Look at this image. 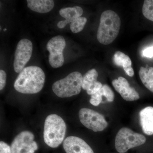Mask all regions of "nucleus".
<instances>
[{"instance_id": "f257e3e1", "label": "nucleus", "mask_w": 153, "mask_h": 153, "mask_svg": "<svg viewBox=\"0 0 153 153\" xmlns=\"http://www.w3.org/2000/svg\"><path fill=\"white\" fill-rule=\"evenodd\" d=\"M45 81V73L41 68L28 66L19 73L14 83V88L20 93L34 94L42 90Z\"/></svg>"}, {"instance_id": "f03ea898", "label": "nucleus", "mask_w": 153, "mask_h": 153, "mask_svg": "<svg viewBox=\"0 0 153 153\" xmlns=\"http://www.w3.org/2000/svg\"><path fill=\"white\" fill-rule=\"evenodd\" d=\"M121 26L120 18L114 11L108 10L100 17L97 38L100 44L108 45L117 37Z\"/></svg>"}, {"instance_id": "7ed1b4c3", "label": "nucleus", "mask_w": 153, "mask_h": 153, "mask_svg": "<svg viewBox=\"0 0 153 153\" xmlns=\"http://www.w3.org/2000/svg\"><path fill=\"white\" fill-rule=\"evenodd\" d=\"M66 130V123L62 118L56 114L49 115L44 123V142L50 147H58L64 140Z\"/></svg>"}, {"instance_id": "20e7f679", "label": "nucleus", "mask_w": 153, "mask_h": 153, "mask_svg": "<svg viewBox=\"0 0 153 153\" xmlns=\"http://www.w3.org/2000/svg\"><path fill=\"white\" fill-rule=\"evenodd\" d=\"M82 79L83 76L80 72H72L65 78L54 82L52 86V90L60 98L77 95L82 88Z\"/></svg>"}, {"instance_id": "39448f33", "label": "nucleus", "mask_w": 153, "mask_h": 153, "mask_svg": "<svg viewBox=\"0 0 153 153\" xmlns=\"http://www.w3.org/2000/svg\"><path fill=\"white\" fill-rule=\"evenodd\" d=\"M146 140L141 134L134 132L128 128H123L117 134L115 147L118 152L125 153L130 149L144 144Z\"/></svg>"}, {"instance_id": "423d86ee", "label": "nucleus", "mask_w": 153, "mask_h": 153, "mask_svg": "<svg viewBox=\"0 0 153 153\" xmlns=\"http://www.w3.org/2000/svg\"><path fill=\"white\" fill-rule=\"evenodd\" d=\"M79 117L84 126L94 132L102 131L108 125L102 114L88 108H81L79 112Z\"/></svg>"}, {"instance_id": "0eeeda50", "label": "nucleus", "mask_w": 153, "mask_h": 153, "mask_svg": "<svg viewBox=\"0 0 153 153\" xmlns=\"http://www.w3.org/2000/svg\"><path fill=\"white\" fill-rule=\"evenodd\" d=\"M66 46V41L62 36H55L48 41L47 49L49 52V63L52 68H58L63 66L64 62L63 52Z\"/></svg>"}, {"instance_id": "6e6552de", "label": "nucleus", "mask_w": 153, "mask_h": 153, "mask_svg": "<svg viewBox=\"0 0 153 153\" xmlns=\"http://www.w3.org/2000/svg\"><path fill=\"white\" fill-rule=\"evenodd\" d=\"M34 135L30 131L20 133L11 144L12 153H35L38 145L34 141Z\"/></svg>"}, {"instance_id": "1a4fd4ad", "label": "nucleus", "mask_w": 153, "mask_h": 153, "mask_svg": "<svg viewBox=\"0 0 153 153\" xmlns=\"http://www.w3.org/2000/svg\"><path fill=\"white\" fill-rule=\"evenodd\" d=\"M33 46L32 42L27 39H23L17 45L15 53L14 70L20 73L25 68L32 56Z\"/></svg>"}, {"instance_id": "9d476101", "label": "nucleus", "mask_w": 153, "mask_h": 153, "mask_svg": "<svg viewBox=\"0 0 153 153\" xmlns=\"http://www.w3.org/2000/svg\"><path fill=\"white\" fill-rule=\"evenodd\" d=\"M113 86L124 100L127 101H133L139 99V93L133 87H130L128 80L123 76L115 79L112 82Z\"/></svg>"}, {"instance_id": "9b49d317", "label": "nucleus", "mask_w": 153, "mask_h": 153, "mask_svg": "<svg viewBox=\"0 0 153 153\" xmlns=\"http://www.w3.org/2000/svg\"><path fill=\"white\" fill-rule=\"evenodd\" d=\"M63 147L66 153H94L90 146L78 137H67L63 141Z\"/></svg>"}, {"instance_id": "f8f14e48", "label": "nucleus", "mask_w": 153, "mask_h": 153, "mask_svg": "<svg viewBox=\"0 0 153 153\" xmlns=\"http://www.w3.org/2000/svg\"><path fill=\"white\" fill-rule=\"evenodd\" d=\"M98 74L95 69L89 70L83 76L82 88L88 95H92L102 87V84L97 80Z\"/></svg>"}, {"instance_id": "ddd939ff", "label": "nucleus", "mask_w": 153, "mask_h": 153, "mask_svg": "<svg viewBox=\"0 0 153 153\" xmlns=\"http://www.w3.org/2000/svg\"><path fill=\"white\" fill-rule=\"evenodd\" d=\"M83 12L82 8L77 6H74L73 7H66L60 9L59 14L61 16L65 18L66 20L58 22L57 27L60 29L65 27L66 25L81 16L83 14Z\"/></svg>"}, {"instance_id": "4468645a", "label": "nucleus", "mask_w": 153, "mask_h": 153, "mask_svg": "<svg viewBox=\"0 0 153 153\" xmlns=\"http://www.w3.org/2000/svg\"><path fill=\"white\" fill-rule=\"evenodd\" d=\"M140 122L143 132L148 135L153 134V107L148 106L140 112Z\"/></svg>"}, {"instance_id": "2eb2a0df", "label": "nucleus", "mask_w": 153, "mask_h": 153, "mask_svg": "<svg viewBox=\"0 0 153 153\" xmlns=\"http://www.w3.org/2000/svg\"><path fill=\"white\" fill-rule=\"evenodd\" d=\"M28 8L31 10L41 13L50 12L54 7L52 0H27Z\"/></svg>"}, {"instance_id": "dca6fc26", "label": "nucleus", "mask_w": 153, "mask_h": 153, "mask_svg": "<svg viewBox=\"0 0 153 153\" xmlns=\"http://www.w3.org/2000/svg\"><path fill=\"white\" fill-rule=\"evenodd\" d=\"M113 62L117 66H122L127 74L130 76L134 75L133 68H132V62L130 58L123 52L117 51L115 53Z\"/></svg>"}, {"instance_id": "f3484780", "label": "nucleus", "mask_w": 153, "mask_h": 153, "mask_svg": "<svg viewBox=\"0 0 153 153\" xmlns=\"http://www.w3.org/2000/svg\"><path fill=\"white\" fill-rule=\"evenodd\" d=\"M139 74L145 87L153 93V67L148 66L146 67L141 66Z\"/></svg>"}, {"instance_id": "a211bd4d", "label": "nucleus", "mask_w": 153, "mask_h": 153, "mask_svg": "<svg viewBox=\"0 0 153 153\" xmlns=\"http://www.w3.org/2000/svg\"><path fill=\"white\" fill-rule=\"evenodd\" d=\"M87 22V19L85 17H79L71 22L70 26V30L74 33H79L84 29Z\"/></svg>"}, {"instance_id": "6ab92c4d", "label": "nucleus", "mask_w": 153, "mask_h": 153, "mask_svg": "<svg viewBox=\"0 0 153 153\" xmlns=\"http://www.w3.org/2000/svg\"><path fill=\"white\" fill-rule=\"evenodd\" d=\"M142 12L145 18L153 22V0H146L144 1Z\"/></svg>"}, {"instance_id": "aec40b11", "label": "nucleus", "mask_w": 153, "mask_h": 153, "mask_svg": "<svg viewBox=\"0 0 153 153\" xmlns=\"http://www.w3.org/2000/svg\"><path fill=\"white\" fill-rule=\"evenodd\" d=\"M102 96H103V93L101 88L97 92L91 95V98L89 101L91 104L94 106H98L102 100Z\"/></svg>"}, {"instance_id": "412c9836", "label": "nucleus", "mask_w": 153, "mask_h": 153, "mask_svg": "<svg viewBox=\"0 0 153 153\" xmlns=\"http://www.w3.org/2000/svg\"><path fill=\"white\" fill-rule=\"evenodd\" d=\"M103 91V96L106 99L107 101L108 102H112L114 98V94L112 89L106 84H104L102 87Z\"/></svg>"}, {"instance_id": "4be33fe9", "label": "nucleus", "mask_w": 153, "mask_h": 153, "mask_svg": "<svg viewBox=\"0 0 153 153\" xmlns=\"http://www.w3.org/2000/svg\"><path fill=\"white\" fill-rule=\"evenodd\" d=\"M0 153H12L11 147L4 142H0Z\"/></svg>"}, {"instance_id": "5701e85b", "label": "nucleus", "mask_w": 153, "mask_h": 153, "mask_svg": "<svg viewBox=\"0 0 153 153\" xmlns=\"http://www.w3.org/2000/svg\"><path fill=\"white\" fill-rule=\"evenodd\" d=\"M7 74L4 70H0V90H2L6 85Z\"/></svg>"}, {"instance_id": "b1692460", "label": "nucleus", "mask_w": 153, "mask_h": 153, "mask_svg": "<svg viewBox=\"0 0 153 153\" xmlns=\"http://www.w3.org/2000/svg\"><path fill=\"white\" fill-rule=\"evenodd\" d=\"M143 54L146 57L149 58L153 57V46L145 49L143 52Z\"/></svg>"}]
</instances>
